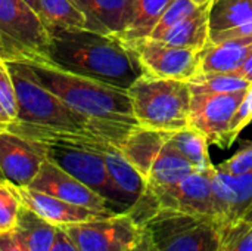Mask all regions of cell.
<instances>
[{
  "label": "cell",
  "mask_w": 252,
  "mask_h": 251,
  "mask_svg": "<svg viewBox=\"0 0 252 251\" xmlns=\"http://www.w3.org/2000/svg\"><path fill=\"white\" fill-rule=\"evenodd\" d=\"M40 83L86 118L96 133L120 146L137 124L127 89L84 77L53 65L46 58L25 61Z\"/></svg>",
  "instance_id": "obj_1"
},
{
  "label": "cell",
  "mask_w": 252,
  "mask_h": 251,
  "mask_svg": "<svg viewBox=\"0 0 252 251\" xmlns=\"http://www.w3.org/2000/svg\"><path fill=\"white\" fill-rule=\"evenodd\" d=\"M46 59L62 70L121 89H128L143 74L142 65L126 41L115 34L89 28L52 33Z\"/></svg>",
  "instance_id": "obj_2"
},
{
  "label": "cell",
  "mask_w": 252,
  "mask_h": 251,
  "mask_svg": "<svg viewBox=\"0 0 252 251\" xmlns=\"http://www.w3.org/2000/svg\"><path fill=\"white\" fill-rule=\"evenodd\" d=\"M9 67L18 99V117L10 124V132L37 142L53 133H84L100 138L86 118L44 87L27 64L9 62Z\"/></svg>",
  "instance_id": "obj_3"
},
{
  "label": "cell",
  "mask_w": 252,
  "mask_h": 251,
  "mask_svg": "<svg viewBox=\"0 0 252 251\" xmlns=\"http://www.w3.org/2000/svg\"><path fill=\"white\" fill-rule=\"evenodd\" d=\"M127 90L137 124L170 133L189 127L192 92L188 81L143 72Z\"/></svg>",
  "instance_id": "obj_4"
},
{
  "label": "cell",
  "mask_w": 252,
  "mask_h": 251,
  "mask_svg": "<svg viewBox=\"0 0 252 251\" xmlns=\"http://www.w3.org/2000/svg\"><path fill=\"white\" fill-rule=\"evenodd\" d=\"M196 170L173 185H148L140 197L126 210L137 225L159 210L180 212L189 215L211 216L223 220L219 216L217 203L213 189V170Z\"/></svg>",
  "instance_id": "obj_5"
},
{
  "label": "cell",
  "mask_w": 252,
  "mask_h": 251,
  "mask_svg": "<svg viewBox=\"0 0 252 251\" xmlns=\"http://www.w3.org/2000/svg\"><path fill=\"white\" fill-rule=\"evenodd\" d=\"M224 223L211 216L159 210L142 226L159 251H220Z\"/></svg>",
  "instance_id": "obj_6"
},
{
  "label": "cell",
  "mask_w": 252,
  "mask_h": 251,
  "mask_svg": "<svg viewBox=\"0 0 252 251\" xmlns=\"http://www.w3.org/2000/svg\"><path fill=\"white\" fill-rule=\"evenodd\" d=\"M0 44L7 62L47 58L50 33L25 0H0Z\"/></svg>",
  "instance_id": "obj_7"
},
{
  "label": "cell",
  "mask_w": 252,
  "mask_h": 251,
  "mask_svg": "<svg viewBox=\"0 0 252 251\" xmlns=\"http://www.w3.org/2000/svg\"><path fill=\"white\" fill-rule=\"evenodd\" d=\"M59 228L78 251H128L142 231V226L126 212Z\"/></svg>",
  "instance_id": "obj_8"
},
{
  "label": "cell",
  "mask_w": 252,
  "mask_h": 251,
  "mask_svg": "<svg viewBox=\"0 0 252 251\" xmlns=\"http://www.w3.org/2000/svg\"><path fill=\"white\" fill-rule=\"evenodd\" d=\"M49 158L106 198L114 209L121 207L126 212L130 207L126 197L112 182L105 160L99 152L71 146H49Z\"/></svg>",
  "instance_id": "obj_9"
},
{
  "label": "cell",
  "mask_w": 252,
  "mask_h": 251,
  "mask_svg": "<svg viewBox=\"0 0 252 251\" xmlns=\"http://www.w3.org/2000/svg\"><path fill=\"white\" fill-rule=\"evenodd\" d=\"M128 46L146 74L189 81L199 72V52L196 50L173 46L152 37L136 40Z\"/></svg>",
  "instance_id": "obj_10"
},
{
  "label": "cell",
  "mask_w": 252,
  "mask_h": 251,
  "mask_svg": "<svg viewBox=\"0 0 252 251\" xmlns=\"http://www.w3.org/2000/svg\"><path fill=\"white\" fill-rule=\"evenodd\" d=\"M245 90L220 95H192L189 126L204 135L210 145L230 146V121Z\"/></svg>",
  "instance_id": "obj_11"
},
{
  "label": "cell",
  "mask_w": 252,
  "mask_h": 251,
  "mask_svg": "<svg viewBox=\"0 0 252 251\" xmlns=\"http://www.w3.org/2000/svg\"><path fill=\"white\" fill-rule=\"evenodd\" d=\"M49 157V146L15 132H0V175L16 186H28Z\"/></svg>",
  "instance_id": "obj_12"
},
{
  "label": "cell",
  "mask_w": 252,
  "mask_h": 251,
  "mask_svg": "<svg viewBox=\"0 0 252 251\" xmlns=\"http://www.w3.org/2000/svg\"><path fill=\"white\" fill-rule=\"evenodd\" d=\"M27 188L49 194L77 206L94 210H115L106 198L69 175L49 157Z\"/></svg>",
  "instance_id": "obj_13"
},
{
  "label": "cell",
  "mask_w": 252,
  "mask_h": 251,
  "mask_svg": "<svg viewBox=\"0 0 252 251\" xmlns=\"http://www.w3.org/2000/svg\"><path fill=\"white\" fill-rule=\"evenodd\" d=\"M18 192L22 201V206L28 207L47 222L59 226L65 225H74L81 222H90L97 220L103 217H109L115 213V210H94L83 206H77L68 201H63L61 198L52 197L49 194L34 191L27 186H18Z\"/></svg>",
  "instance_id": "obj_14"
},
{
  "label": "cell",
  "mask_w": 252,
  "mask_h": 251,
  "mask_svg": "<svg viewBox=\"0 0 252 251\" xmlns=\"http://www.w3.org/2000/svg\"><path fill=\"white\" fill-rule=\"evenodd\" d=\"M213 189L219 216L224 222L242 219L252 206V170L244 175H226L214 167Z\"/></svg>",
  "instance_id": "obj_15"
},
{
  "label": "cell",
  "mask_w": 252,
  "mask_h": 251,
  "mask_svg": "<svg viewBox=\"0 0 252 251\" xmlns=\"http://www.w3.org/2000/svg\"><path fill=\"white\" fill-rule=\"evenodd\" d=\"M173 133V132H171ZM170 138V132L155 130L136 124L126 139L118 146L123 155L130 161V164L145 178L152 167V163L161 152L162 146Z\"/></svg>",
  "instance_id": "obj_16"
},
{
  "label": "cell",
  "mask_w": 252,
  "mask_h": 251,
  "mask_svg": "<svg viewBox=\"0 0 252 251\" xmlns=\"http://www.w3.org/2000/svg\"><path fill=\"white\" fill-rule=\"evenodd\" d=\"M87 16L89 30L120 36L127 27L136 0H75Z\"/></svg>",
  "instance_id": "obj_17"
},
{
  "label": "cell",
  "mask_w": 252,
  "mask_h": 251,
  "mask_svg": "<svg viewBox=\"0 0 252 251\" xmlns=\"http://www.w3.org/2000/svg\"><path fill=\"white\" fill-rule=\"evenodd\" d=\"M252 52V36L219 43L208 41L199 52V72H236Z\"/></svg>",
  "instance_id": "obj_18"
},
{
  "label": "cell",
  "mask_w": 252,
  "mask_h": 251,
  "mask_svg": "<svg viewBox=\"0 0 252 251\" xmlns=\"http://www.w3.org/2000/svg\"><path fill=\"white\" fill-rule=\"evenodd\" d=\"M213 4H202L189 16L168 28L158 40L173 46L201 52L210 40V12Z\"/></svg>",
  "instance_id": "obj_19"
},
{
  "label": "cell",
  "mask_w": 252,
  "mask_h": 251,
  "mask_svg": "<svg viewBox=\"0 0 252 251\" xmlns=\"http://www.w3.org/2000/svg\"><path fill=\"white\" fill-rule=\"evenodd\" d=\"M99 154L105 160L112 182L131 206L140 197V194L146 186L145 178L130 164V161L123 155L118 146L112 143H106L99 151Z\"/></svg>",
  "instance_id": "obj_20"
},
{
  "label": "cell",
  "mask_w": 252,
  "mask_h": 251,
  "mask_svg": "<svg viewBox=\"0 0 252 251\" xmlns=\"http://www.w3.org/2000/svg\"><path fill=\"white\" fill-rule=\"evenodd\" d=\"M59 228L22 206L15 234L27 251H50Z\"/></svg>",
  "instance_id": "obj_21"
},
{
  "label": "cell",
  "mask_w": 252,
  "mask_h": 251,
  "mask_svg": "<svg viewBox=\"0 0 252 251\" xmlns=\"http://www.w3.org/2000/svg\"><path fill=\"white\" fill-rule=\"evenodd\" d=\"M198 169L185 158L168 141L162 146L161 152L152 163V167L146 176L148 185H173L192 175Z\"/></svg>",
  "instance_id": "obj_22"
},
{
  "label": "cell",
  "mask_w": 252,
  "mask_h": 251,
  "mask_svg": "<svg viewBox=\"0 0 252 251\" xmlns=\"http://www.w3.org/2000/svg\"><path fill=\"white\" fill-rule=\"evenodd\" d=\"M40 16L49 33L89 28L87 16L75 0H38Z\"/></svg>",
  "instance_id": "obj_23"
},
{
  "label": "cell",
  "mask_w": 252,
  "mask_h": 251,
  "mask_svg": "<svg viewBox=\"0 0 252 251\" xmlns=\"http://www.w3.org/2000/svg\"><path fill=\"white\" fill-rule=\"evenodd\" d=\"M170 0H136L131 18L118 36L127 44L149 37Z\"/></svg>",
  "instance_id": "obj_24"
},
{
  "label": "cell",
  "mask_w": 252,
  "mask_h": 251,
  "mask_svg": "<svg viewBox=\"0 0 252 251\" xmlns=\"http://www.w3.org/2000/svg\"><path fill=\"white\" fill-rule=\"evenodd\" d=\"M168 142L185 157L188 158L198 170L211 169L214 164L211 163L208 152V141L204 135H201L193 127H186L177 132L170 133Z\"/></svg>",
  "instance_id": "obj_25"
},
{
  "label": "cell",
  "mask_w": 252,
  "mask_h": 251,
  "mask_svg": "<svg viewBox=\"0 0 252 251\" xmlns=\"http://www.w3.org/2000/svg\"><path fill=\"white\" fill-rule=\"evenodd\" d=\"M252 21V0H216L210 12V31L227 30Z\"/></svg>",
  "instance_id": "obj_26"
},
{
  "label": "cell",
  "mask_w": 252,
  "mask_h": 251,
  "mask_svg": "<svg viewBox=\"0 0 252 251\" xmlns=\"http://www.w3.org/2000/svg\"><path fill=\"white\" fill-rule=\"evenodd\" d=\"M192 95H220L245 90L250 83L232 72H198L189 81Z\"/></svg>",
  "instance_id": "obj_27"
},
{
  "label": "cell",
  "mask_w": 252,
  "mask_h": 251,
  "mask_svg": "<svg viewBox=\"0 0 252 251\" xmlns=\"http://www.w3.org/2000/svg\"><path fill=\"white\" fill-rule=\"evenodd\" d=\"M22 201L18 186L6 179H0V234L15 231Z\"/></svg>",
  "instance_id": "obj_28"
},
{
  "label": "cell",
  "mask_w": 252,
  "mask_h": 251,
  "mask_svg": "<svg viewBox=\"0 0 252 251\" xmlns=\"http://www.w3.org/2000/svg\"><path fill=\"white\" fill-rule=\"evenodd\" d=\"M220 251H252V222L244 217L226 222Z\"/></svg>",
  "instance_id": "obj_29"
},
{
  "label": "cell",
  "mask_w": 252,
  "mask_h": 251,
  "mask_svg": "<svg viewBox=\"0 0 252 251\" xmlns=\"http://www.w3.org/2000/svg\"><path fill=\"white\" fill-rule=\"evenodd\" d=\"M199 6L193 0H170L168 6L162 12L161 18L158 19L155 28L152 30L151 36L152 38H159L168 28L189 16L192 12H195Z\"/></svg>",
  "instance_id": "obj_30"
},
{
  "label": "cell",
  "mask_w": 252,
  "mask_h": 251,
  "mask_svg": "<svg viewBox=\"0 0 252 251\" xmlns=\"http://www.w3.org/2000/svg\"><path fill=\"white\" fill-rule=\"evenodd\" d=\"M0 107L13 123L18 117V99L10 67L4 58H0Z\"/></svg>",
  "instance_id": "obj_31"
},
{
  "label": "cell",
  "mask_w": 252,
  "mask_h": 251,
  "mask_svg": "<svg viewBox=\"0 0 252 251\" xmlns=\"http://www.w3.org/2000/svg\"><path fill=\"white\" fill-rule=\"evenodd\" d=\"M252 121V84L245 90V95L242 98V101L239 102L233 118L230 121V129H229V135H230V141L232 143L236 141V138L239 136V133L250 124Z\"/></svg>",
  "instance_id": "obj_32"
},
{
  "label": "cell",
  "mask_w": 252,
  "mask_h": 251,
  "mask_svg": "<svg viewBox=\"0 0 252 251\" xmlns=\"http://www.w3.org/2000/svg\"><path fill=\"white\" fill-rule=\"evenodd\" d=\"M217 170L226 175H244L252 170V145L241 149L229 160L216 166Z\"/></svg>",
  "instance_id": "obj_33"
},
{
  "label": "cell",
  "mask_w": 252,
  "mask_h": 251,
  "mask_svg": "<svg viewBox=\"0 0 252 251\" xmlns=\"http://www.w3.org/2000/svg\"><path fill=\"white\" fill-rule=\"evenodd\" d=\"M128 251H159V250H158L157 244L154 243V240H152V237H151L149 231H148L145 226H142V231H140V234H139L137 240H136V241H134V244L128 249Z\"/></svg>",
  "instance_id": "obj_34"
},
{
  "label": "cell",
  "mask_w": 252,
  "mask_h": 251,
  "mask_svg": "<svg viewBox=\"0 0 252 251\" xmlns=\"http://www.w3.org/2000/svg\"><path fill=\"white\" fill-rule=\"evenodd\" d=\"M0 251H27L19 243L15 231L0 234Z\"/></svg>",
  "instance_id": "obj_35"
},
{
  "label": "cell",
  "mask_w": 252,
  "mask_h": 251,
  "mask_svg": "<svg viewBox=\"0 0 252 251\" xmlns=\"http://www.w3.org/2000/svg\"><path fill=\"white\" fill-rule=\"evenodd\" d=\"M50 251H78V249L75 247V244L71 241V238L59 228L58 235L55 238L53 247Z\"/></svg>",
  "instance_id": "obj_36"
},
{
  "label": "cell",
  "mask_w": 252,
  "mask_h": 251,
  "mask_svg": "<svg viewBox=\"0 0 252 251\" xmlns=\"http://www.w3.org/2000/svg\"><path fill=\"white\" fill-rule=\"evenodd\" d=\"M233 74H236L238 77L244 78L245 81H248L250 84H252V52L250 53V56L245 59L242 67L236 72H233Z\"/></svg>",
  "instance_id": "obj_37"
},
{
  "label": "cell",
  "mask_w": 252,
  "mask_h": 251,
  "mask_svg": "<svg viewBox=\"0 0 252 251\" xmlns=\"http://www.w3.org/2000/svg\"><path fill=\"white\" fill-rule=\"evenodd\" d=\"M10 124H12V120L7 117V114H6V112L3 111V108L0 107V132L9 130Z\"/></svg>",
  "instance_id": "obj_38"
},
{
  "label": "cell",
  "mask_w": 252,
  "mask_h": 251,
  "mask_svg": "<svg viewBox=\"0 0 252 251\" xmlns=\"http://www.w3.org/2000/svg\"><path fill=\"white\" fill-rule=\"evenodd\" d=\"M25 1H27L28 4H31V6H32V7H34V9H35V10H37V12L40 13V7H38V0H25Z\"/></svg>",
  "instance_id": "obj_39"
},
{
  "label": "cell",
  "mask_w": 252,
  "mask_h": 251,
  "mask_svg": "<svg viewBox=\"0 0 252 251\" xmlns=\"http://www.w3.org/2000/svg\"><path fill=\"white\" fill-rule=\"evenodd\" d=\"M198 6H202V4H213L216 0H193Z\"/></svg>",
  "instance_id": "obj_40"
},
{
  "label": "cell",
  "mask_w": 252,
  "mask_h": 251,
  "mask_svg": "<svg viewBox=\"0 0 252 251\" xmlns=\"http://www.w3.org/2000/svg\"><path fill=\"white\" fill-rule=\"evenodd\" d=\"M244 219H247V220H250V222H252V206L250 207V210L247 212V215L244 216Z\"/></svg>",
  "instance_id": "obj_41"
},
{
  "label": "cell",
  "mask_w": 252,
  "mask_h": 251,
  "mask_svg": "<svg viewBox=\"0 0 252 251\" xmlns=\"http://www.w3.org/2000/svg\"><path fill=\"white\" fill-rule=\"evenodd\" d=\"M0 58H3V56H1V44H0Z\"/></svg>",
  "instance_id": "obj_42"
},
{
  "label": "cell",
  "mask_w": 252,
  "mask_h": 251,
  "mask_svg": "<svg viewBox=\"0 0 252 251\" xmlns=\"http://www.w3.org/2000/svg\"><path fill=\"white\" fill-rule=\"evenodd\" d=\"M0 179H3V178H1V175H0Z\"/></svg>",
  "instance_id": "obj_43"
}]
</instances>
